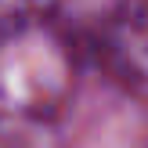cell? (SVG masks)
Returning <instances> with one entry per match:
<instances>
[{"label": "cell", "instance_id": "6da1fadb", "mask_svg": "<svg viewBox=\"0 0 148 148\" xmlns=\"http://www.w3.org/2000/svg\"><path fill=\"white\" fill-rule=\"evenodd\" d=\"M58 7V0H0V47L22 36L29 25L43 22Z\"/></svg>", "mask_w": 148, "mask_h": 148}]
</instances>
